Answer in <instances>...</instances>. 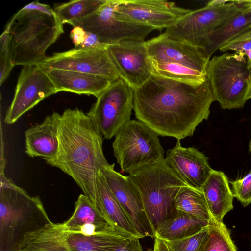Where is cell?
<instances>
[{
	"mask_svg": "<svg viewBox=\"0 0 251 251\" xmlns=\"http://www.w3.org/2000/svg\"><path fill=\"white\" fill-rule=\"evenodd\" d=\"M214 101L207 78L196 85L152 75L134 90L133 110L136 118L159 136L180 140L192 136L208 118Z\"/></svg>",
	"mask_w": 251,
	"mask_h": 251,
	"instance_id": "6da1fadb",
	"label": "cell"
},
{
	"mask_svg": "<svg viewBox=\"0 0 251 251\" xmlns=\"http://www.w3.org/2000/svg\"><path fill=\"white\" fill-rule=\"evenodd\" d=\"M103 137L87 113L77 108L67 109L59 115L58 152L46 161L71 176L97 209L99 172L110 165L103 153Z\"/></svg>",
	"mask_w": 251,
	"mask_h": 251,
	"instance_id": "7a4b0ae2",
	"label": "cell"
},
{
	"mask_svg": "<svg viewBox=\"0 0 251 251\" xmlns=\"http://www.w3.org/2000/svg\"><path fill=\"white\" fill-rule=\"evenodd\" d=\"M9 33L14 66L39 65L47 49L64 33L53 9L36 0L19 10L5 28Z\"/></svg>",
	"mask_w": 251,
	"mask_h": 251,
	"instance_id": "3957f363",
	"label": "cell"
},
{
	"mask_svg": "<svg viewBox=\"0 0 251 251\" xmlns=\"http://www.w3.org/2000/svg\"><path fill=\"white\" fill-rule=\"evenodd\" d=\"M52 223L38 196L0 173V251H18L27 235Z\"/></svg>",
	"mask_w": 251,
	"mask_h": 251,
	"instance_id": "277c9868",
	"label": "cell"
},
{
	"mask_svg": "<svg viewBox=\"0 0 251 251\" xmlns=\"http://www.w3.org/2000/svg\"><path fill=\"white\" fill-rule=\"evenodd\" d=\"M128 176L140 193L155 230L160 223L175 212L176 199L188 186L164 160L144 166Z\"/></svg>",
	"mask_w": 251,
	"mask_h": 251,
	"instance_id": "5b68a950",
	"label": "cell"
},
{
	"mask_svg": "<svg viewBox=\"0 0 251 251\" xmlns=\"http://www.w3.org/2000/svg\"><path fill=\"white\" fill-rule=\"evenodd\" d=\"M133 237L118 233L85 235L52 222L27 235L18 251H114Z\"/></svg>",
	"mask_w": 251,
	"mask_h": 251,
	"instance_id": "8992f818",
	"label": "cell"
},
{
	"mask_svg": "<svg viewBox=\"0 0 251 251\" xmlns=\"http://www.w3.org/2000/svg\"><path fill=\"white\" fill-rule=\"evenodd\" d=\"M251 70L242 53H226L210 59L206 76L213 94L223 109L242 108L248 100Z\"/></svg>",
	"mask_w": 251,
	"mask_h": 251,
	"instance_id": "52a82bcc",
	"label": "cell"
},
{
	"mask_svg": "<svg viewBox=\"0 0 251 251\" xmlns=\"http://www.w3.org/2000/svg\"><path fill=\"white\" fill-rule=\"evenodd\" d=\"M112 147L121 170L129 174L165 159L159 135L138 120H130L120 129Z\"/></svg>",
	"mask_w": 251,
	"mask_h": 251,
	"instance_id": "ba28073f",
	"label": "cell"
},
{
	"mask_svg": "<svg viewBox=\"0 0 251 251\" xmlns=\"http://www.w3.org/2000/svg\"><path fill=\"white\" fill-rule=\"evenodd\" d=\"M243 7L236 0L221 5L206 4L191 10L163 33L171 39L203 50L213 32Z\"/></svg>",
	"mask_w": 251,
	"mask_h": 251,
	"instance_id": "9c48e42d",
	"label": "cell"
},
{
	"mask_svg": "<svg viewBox=\"0 0 251 251\" xmlns=\"http://www.w3.org/2000/svg\"><path fill=\"white\" fill-rule=\"evenodd\" d=\"M97 98L87 113L94 120L103 137L109 140L131 120L134 90L120 79L113 82Z\"/></svg>",
	"mask_w": 251,
	"mask_h": 251,
	"instance_id": "30bf717a",
	"label": "cell"
},
{
	"mask_svg": "<svg viewBox=\"0 0 251 251\" xmlns=\"http://www.w3.org/2000/svg\"><path fill=\"white\" fill-rule=\"evenodd\" d=\"M120 0H106L92 14L69 24L93 33L107 46L126 40L144 41L154 29L117 18L115 9Z\"/></svg>",
	"mask_w": 251,
	"mask_h": 251,
	"instance_id": "8fae6325",
	"label": "cell"
},
{
	"mask_svg": "<svg viewBox=\"0 0 251 251\" xmlns=\"http://www.w3.org/2000/svg\"><path fill=\"white\" fill-rule=\"evenodd\" d=\"M43 70L59 69L101 76L114 81L121 78L106 48H74L54 53L38 65Z\"/></svg>",
	"mask_w": 251,
	"mask_h": 251,
	"instance_id": "7c38bea8",
	"label": "cell"
},
{
	"mask_svg": "<svg viewBox=\"0 0 251 251\" xmlns=\"http://www.w3.org/2000/svg\"><path fill=\"white\" fill-rule=\"evenodd\" d=\"M191 11L164 0H120L115 14L122 20L160 31L172 27Z\"/></svg>",
	"mask_w": 251,
	"mask_h": 251,
	"instance_id": "4fadbf2b",
	"label": "cell"
},
{
	"mask_svg": "<svg viewBox=\"0 0 251 251\" xmlns=\"http://www.w3.org/2000/svg\"><path fill=\"white\" fill-rule=\"evenodd\" d=\"M56 93L57 90L46 71L38 65L23 66L4 122L7 124L15 123L41 101Z\"/></svg>",
	"mask_w": 251,
	"mask_h": 251,
	"instance_id": "5bb4252c",
	"label": "cell"
},
{
	"mask_svg": "<svg viewBox=\"0 0 251 251\" xmlns=\"http://www.w3.org/2000/svg\"><path fill=\"white\" fill-rule=\"evenodd\" d=\"M114 164L102 168L100 173L109 188L132 221L141 238H154L155 230L145 211L137 188L129 179L114 170Z\"/></svg>",
	"mask_w": 251,
	"mask_h": 251,
	"instance_id": "9a60e30c",
	"label": "cell"
},
{
	"mask_svg": "<svg viewBox=\"0 0 251 251\" xmlns=\"http://www.w3.org/2000/svg\"><path fill=\"white\" fill-rule=\"evenodd\" d=\"M145 42L126 40L107 47L121 78L133 90L141 87L152 75Z\"/></svg>",
	"mask_w": 251,
	"mask_h": 251,
	"instance_id": "2e32d148",
	"label": "cell"
},
{
	"mask_svg": "<svg viewBox=\"0 0 251 251\" xmlns=\"http://www.w3.org/2000/svg\"><path fill=\"white\" fill-rule=\"evenodd\" d=\"M145 45L151 60L179 63L206 73L210 58L201 48L171 39L164 33L145 41Z\"/></svg>",
	"mask_w": 251,
	"mask_h": 251,
	"instance_id": "e0dca14e",
	"label": "cell"
},
{
	"mask_svg": "<svg viewBox=\"0 0 251 251\" xmlns=\"http://www.w3.org/2000/svg\"><path fill=\"white\" fill-rule=\"evenodd\" d=\"M208 158L194 147H184L180 140L168 150L164 161L188 185L201 190L212 169Z\"/></svg>",
	"mask_w": 251,
	"mask_h": 251,
	"instance_id": "ac0fdd59",
	"label": "cell"
},
{
	"mask_svg": "<svg viewBox=\"0 0 251 251\" xmlns=\"http://www.w3.org/2000/svg\"><path fill=\"white\" fill-rule=\"evenodd\" d=\"M61 224L66 231L85 235L118 233L132 236L115 228L84 194L78 196L72 215Z\"/></svg>",
	"mask_w": 251,
	"mask_h": 251,
	"instance_id": "d6986e66",
	"label": "cell"
},
{
	"mask_svg": "<svg viewBox=\"0 0 251 251\" xmlns=\"http://www.w3.org/2000/svg\"><path fill=\"white\" fill-rule=\"evenodd\" d=\"M59 115L54 112L25 131V152L28 156L41 157L46 161L56 155L59 148Z\"/></svg>",
	"mask_w": 251,
	"mask_h": 251,
	"instance_id": "ffe728a7",
	"label": "cell"
},
{
	"mask_svg": "<svg viewBox=\"0 0 251 251\" xmlns=\"http://www.w3.org/2000/svg\"><path fill=\"white\" fill-rule=\"evenodd\" d=\"M57 92L92 95L97 98L115 81L101 76L69 70H45Z\"/></svg>",
	"mask_w": 251,
	"mask_h": 251,
	"instance_id": "44dd1931",
	"label": "cell"
},
{
	"mask_svg": "<svg viewBox=\"0 0 251 251\" xmlns=\"http://www.w3.org/2000/svg\"><path fill=\"white\" fill-rule=\"evenodd\" d=\"M201 191L211 215L223 222L226 214L233 208L234 196L226 175L222 171L213 169Z\"/></svg>",
	"mask_w": 251,
	"mask_h": 251,
	"instance_id": "7402d4cb",
	"label": "cell"
},
{
	"mask_svg": "<svg viewBox=\"0 0 251 251\" xmlns=\"http://www.w3.org/2000/svg\"><path fill=\"white\" fill-rule=\"evenodd\" d=\"M98 190L100 203L97 209L115 228L141 239L132 221L109 188L100 171Z\"/></svg>",
	"mask_w": 251,
	"mask_h": 251,
	"instance_id": "603a6c76",
	"label": "cell"
},
{
	"mask_svg": "<svg viewBox=\"0 0 251 251\" xmlns=\"http://www.w3.org/2000/svg\"><path fill=\"white\" fill-rule=\"evenodd\" d=\"M251 28V6L244 7L210 36L203 50L209 58L226 43Z\"/></svg>",
	"mask_w": 251,
	"mask_h": 251,
	"instance_id": "cb8c5ba5",
	"label": "cell"
},
{
	"mask_svg": "<svg viewBox=\"0 0 251 251\" xmlns=\"http://www.w3.org/2000/svg\"><path fill=\"white\" fill-rule=\"evenodd\" d=\"M209 221L202 220L183 212L176 210L155 228V237L166 241L193 235L206 226Z\"/></svg>",
	"mask_w": 251,
	"mask_h": 251,
	"instance_id": "d4e9b609",
	"label": "cell"
},
{
	"mask_svg": "<svg viewBox=\"0 0 251 251\" xmlns=\"http://www.w3.org/2000/svg\"><path fill=\"white\" fill-rule=\"evenodd\" d=\"M152 74L192 85H201L207 80L206 73L186 65L150 59Z\"/></svg>",
	"mask_w": 251,
	"mask_h": 251,
	"instance_id": "484cf974",
	"label": "cell"
},
{
	"mask_svg": "<svg viewBox=\"0 0 251 251\" xmlns=\"http://www.w3.org/2000/svg\"><path fill=\"white\" fill-rule=\"evenodd\" d=\"M174 206L176 210L202 220L209 221L212 217L201 190L190 186L178 194L175 201Z\"/></svg>",
	"mask_w": 251,
	"mask_h": 251,
	"instance_id": "4316f807",
	"label": "cell"
},
{
	"mask_svg": "<svg viewBox=\"0 0 251 251\" xmlns=\"http://www.w3.org/2000/svg\"><path fill=\"white\" fill-rule=\"evenodd\" d=\"M106 0H75L54 6V10L64 24L86 17L95 12Z\"/></svg>",
	"mask_w": 251,
	"mask_h": 251,
	"instance_id": "83f0119b",
	"label": "cell"
},
{
	"mask_svg": "<svg viewBox=\"0 0 251 251\" xmlns=\"http://www.w3.org/2000/svg\"><path fill=\"white\" fill-rule=\"evenodd\" d=\"M200 251H237L230 232L223 222L213 216L208 223V234Z\"/></svg>",
	"mask_w": 251,
	"mask_h": 251,
	"instance_id": "f1b7e54d",
	"label": "cell"
},
{
	"mask_svg": "<svg viewBox=\"0 0 251 251\" xmlns=\"http://www.w3.org/2000/svg\"><path fill=\"white\" fill-rule=\"evenodd\" d=\"M15 66L13 62L11 37L6 29L0 37V84L6 80Z\"/></svg>",
	"mask_w": 251,
	"mask_h": 251,
	"instance_id": "f546056e",
	"label": "cell"
},
{
	"mask_svg": "<svg viewBox=\"0 0 251 251\" xmlns=\"http://www.w3.org/2000/svg\"><path fill=\"white\" fill-rule=\"evenodd\" d=\"M208 234V225L193 235L167 242L173 251H200Z\"/></svg>",
	"mask_w": 251,
	"mask_h": 251,
	"instance_id": "4dcf8cb0",
	"label": "cell"
},
{
	"mask_svg": "<svg viewBox=\"0 0 251 251\" xmlns=\"http://www.w3.org/2000/svg\"><path fill=\"white\" fill-rule=\"evenodd\" d=\"M219 50L222 52L232 50L243 53L251 70V28L226 43Z\"/></svg>",
	"mask_w": 251,
	"mask_h": 251,
	"instance_id": "1f68e13d",
	"label": "cell"
},
{
	"mask_svg": "<svg viewBox=\"0 0 251 251\" xmlns=\"http://www.w3.org/2000/svg\"><path fill=\"white\" fill-rule=\"evenodd\" d=\"M70 36L75 45V48H98L107 47V45L101 43L95 34L78 26L73 27Z\"/></svg>",
	"mask_w": 251,
	"mask_h": 251,
	"instance_id": "d6a6232c",
	"label": "cell"
},
{
	"mask_svg": "<svg viewBox=\"0 0 251 251\" xmlns=\"http://www.w3.org/2000/svg\"><path fill=\"white\" fill-rule=\"evenodd\" d=\"M231 184L234 197L244 207L249 205L251 203V171Z\"/></svg>",
	"mask_w": 251,
	"mask_h": 251,
	"instance_id": "836d02e7",
	"label": "cell"
},
{
	"mask_svg": "<svg viewBox=\"0 0 251 251\" xmlns=\"http://www.w3.org/2000/svg\"><path fill=\"white\" fill-rule=\"evenodd\" d=\"M139 238L133 237L114 251H144Z\"/></svg>",
	"mask_w": 251,
	"mask_h": 251,
	"instance_id": "e575fe53",
	"label": "cell"
},
{
	"mask_svg": "<svg viewBox=\"0 0 251 251\" xmlns=\"http://www.w3.org/2000/svg\"><path fill=\"white\" fill-rule=\"evenodd\" d=\"M153 249L154 251H173L168 243L157 237H155Z\"/></svg>",
	"mask_w": 251,
	"mask_h": 251,
	"instance_id": "d590c367",
	"label": "cell"
},
{
	"mask_svg": "<svg viewBox=\"0 0 251 251\" xmlns=\"http://www.w3.org/2000/svg\"><path fill=\"white\" fill-rule=\"evenodd\" d=\"M251 98V71L248 80V89L247 93L248 100Z\"/></svg>",
	"mask_w": 251,
	"mask_h": 251,
	"instance_id": "8d00e7d4",
	"label": "cell"
},
{
	"mask_svg": "<svg viewBox=\"0 0 251 251\" xmlns=\"http://www.w3.org/2000/svg\"><path fill=\"white\" fill-rule=\"evenodd\" d=\"M249 151L251 153V138L249 144Z\"/></svg>",
	"mask_w": 251,
	"mask_h": 251,
	"instance_id": "74e56055",
	"label": "cell"
},
{
	"mask_svg": "<svg viewBox=\"0 0 251 251\" xmlns=\"http://www.w3.org/2000/svg\"><path fill=\"white\" fill-rule=\"evenodd\" d=\"M146 251H154V250L153 249H150Z\"/></svg>",
	"mask_w": 251,
	"mask_h": 251,
	"instance_id": "f35d334b",
	"label": "cell"
}]
</instances>
